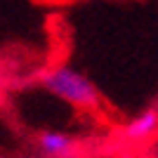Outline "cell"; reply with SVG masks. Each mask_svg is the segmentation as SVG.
I'll return each mask as SVG.
<instances>
[{
  "mask_svg": "<svg viewBox=\"0 0 158 158\" xmlns=\"http://www.w3.org/2000/svg\"><path fill=\"white\" fill-rule=\"evenodd\" d=\"M158 130V109L146 106L123 125V139L127 144H149Z\"/></svg>",
  "mask_w": 158,
  "mask_h": 158,
  "instance_id": "7a4b0ae2",
  "label": "cell"
},
{
  "mask_svg": "<svg viewBox=\"0 0 158 158\" xmlns=\"http://www.w3.org/2000/svg\"><path fill=\"white\" fill-rule=\"evenodd\" d=\"M38 85L52 97H57L59 102L69 104L71 109H78V111H85V113L97 111L99 104H102V94H99L97 85L83 71H78L69 64L47 66L38 76Z\"/></svg>",
  "mask_w": 158,
  "mask_h": 158,
  "instance_id": "6da1fadb",
  "label": "cell"
},
{
  "mask_svg": "<svg viewBox=\"0 0 158 158\" xmlns=\"http://www.w3.org/2000/svg\"><path fill=\"white\" fill-rule=\"evenodd\" d=\"M35 146L45 158H73L78 151V139L64 130H43L35 137Z\"/></svg>",
  "mask_w": 158,
  "mask_h": 158,
  "instance_id": "3957f363",
  "label": "cell"
}]
</instances>
